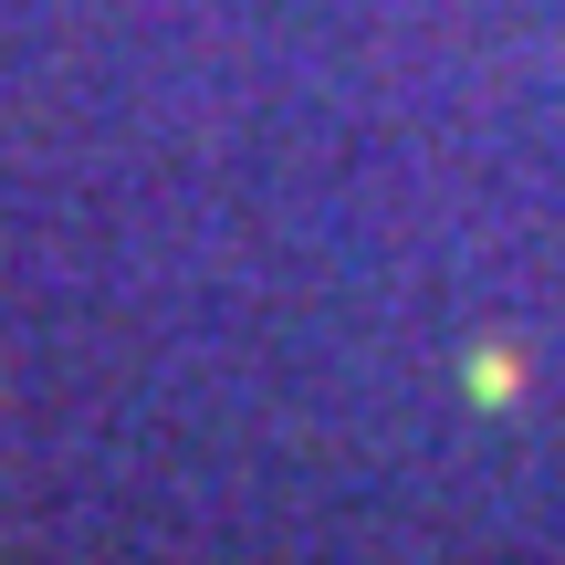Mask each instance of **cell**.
Returning <instances> with one entry per match:
<instances>
[{
    "label": "cell",
    "mask_w": 565,
    "mask_h": 565,
    "mask_svg": "<svg viewBox=\"0 0 565 565\" xmlns=\"http://www.w3.org/2000/svg\"><path fill=\"white\" fill-rule=\"evenodd\" d=\"M461 377H471V398H482V408H513V398H524V366H513L503 345H471Z\"/></svg>",
    "instance_id": "1"
}]
</instances>
